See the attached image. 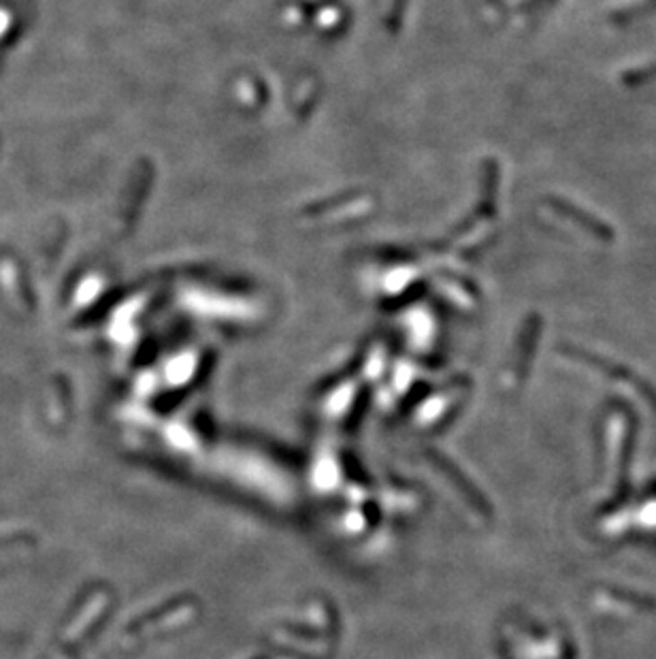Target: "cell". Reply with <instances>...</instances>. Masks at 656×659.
<instances>
[{"label": "cell", "instance_id": "obj_1", "mask_svg": "<svg viewBox=\"0 0 656 659\" xmlns=\"http://www.w3.org/2000/svg\"><path fill=\"white\" fill-rule=\"evenodd\" d=\"M555 207L558 209V212L569 214V215H575V218H582V220H578V223L580 224L584 223L586 229L592 231L599 237H603V240H609V235H612V233H609V229H606V226H603L601 223H597L595 218H590V215H586L584 212L580 214V209H575L573 206H569V201H555Z\"/></svg>", "mask_w": 656, "mask_h": 659}]
</instances>
